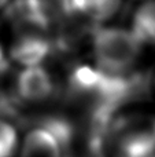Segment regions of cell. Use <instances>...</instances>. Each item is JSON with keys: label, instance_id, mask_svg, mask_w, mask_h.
<instances>
[{"label": "cell", "instance_id": "cell-4", "mask_svg": "<svg viewBox=\"0 0 155 157\" xmlns=\"http://www.w3.org/2000/svg\"><path fill=\"white\" fill-rule=\"evenodd\" d=\"M15 90L22 101L38 103L54 92V78L43 65L22 68L15 78Z\"/></svg>", "mask_w": 155, "mask_h": 157}, {"label": "cell", "instance_id": "cell-10", "mask_svg": "<svg viewBox=\"0 0 155 157\" xmlns=\"http://www.w3.org/2000/svg\"><path fill=\"white\" fill-rule=\"evenodd\" d=\"M8 62H10V57H8V43H5L4 35H3L2 29H0V72L7 68Z\"/></svg>", "mask_w": 155, "mask_h": 157}, {"label": "cell", "instance_id": "cell-7", "mask_svg": "<svg viewBox=\"0 0 155 157\" xmlns=\"http://www.w3.org/2000/svg\"><path fill=\"white\" fill-rule=\"evenodd\" d=\"M122 0H71L73 15L95 25L111 21L121 10Z\"/></svg>", "mask_w": 155, "mask_h": 157}, {"label": "cell", "instance_id": "cell-6", "mask_svg": "<svg viewBox=\"0 0 155 157\" xmlns=\"http://www.w3.org/2000/svg\"><path fill=\"white\" fill-rule=\"evenodd\" d=\"M19 157H65L62 141L51 128L34 127L21 139Z\"/></svg>", "mask_w": 155, "mask_h": 157}, {"label": "cell", "instance_id": "cell-8", "mask_svg": "<svg viewBox=\"0 0 155 157\" xmlns=\"http://www.w3.org/2000/svg\"><path fill=\"white\" fill-rule=\"evenodd\" d=\"M131 30L143 46H155V0H143L132 17Z\"/></svg>", "mask_w": 155, "mask_h": 157}, {"label": "cell", "instance_id": "cell-2", "mask_svg": "<svg viewBox=\"0 0 155 157\" xmlns=\"http://www.w3.org/2000/svg\"><path fill=\"white\" fill-rule=\"evenodd\" d=\"M143 44L133 32L118 26H100L93 32L91 50L95 65L113 77L122 76L137 63Z\"/></svg>", "mask_w": 155, "mask_h": 157}, {"label": "cell", "instance_id": "cell-1", "mask_svg": "<svg viewBox=\"0 0 155 157\" xmlns=\"http://www.w3.org/2000/svg\"><path fill=\"white\" fill-rule=\"evenodd\" d=\"M109 157H155V114L126 112L111 121L106 138Z\"/></svg>", "mask_w": 155, "mask_h": 157}, {"label": "cell", "instance_id": "cell-11", "mask_svg": "<svg viewBox=\"0 0 155 157\" xmlns=\"http://www.w3.org/2000/svg\"><path fill=\"white\" fill-rule=\"evenodd\" d=\"M11 2H13V0H0V11L5 10L7 7H10Z\"/></svg>", "mask_w": 155, "mask_h": 157}, {"label": "cell", "instance_id": "cell-5", "mask_svg": "<svg viewBox=\"0 0 155 157\" xmlns=\"http://www.w3.org/2000/svg\"><path fill=\"white\" fill-rule=\"evenodd\" d=\"M25 18L40 28L59 25L73 15L71 0H22Z\"/></svg>", "mask_w": 155, "mask_h": 157}, {"label": "cell", "instance_id": "cell-3", "mask_svg": "<svg viewBox=\"0 0 155 157\" xmlns=\"http://www.w3.org/2000/svg\"><path fill=\"white\" fill-rule=\"evenodd\" d=\"M44 28L27 22L14 33L8 43L10 61L22 68L43 65L51 52V41Z\"/></svg>", "mask_w": 155, "mask_h": 157}, {"label": "cell", "instance_id": "cell-9", "mask_svg": "<svg viewBox=\"0 0 155 157\" xmlns=\"http://www.w3.org/2000/svg\"><path fill=\"white\" fill-rule=\"evenodd\" d=\"M21 138L15 125L8 120L0 119V157H14L19 152Z\"/></svg>", "mask_w": 155, "mask_h": 157}, {"label": "cell", "instance_id": "cell-12", "mask_svg": "<svg viewBox=\"0 0 155 157\" xmlns=\"http://www.w3.org/2000/svg\"><path fill=\"white\" fill-rule=\"evenodd\" d=\"M140 2H143V0H140Z\"/></svg>", "mask_w": 155, "mask_h": 157}]
</instances>
